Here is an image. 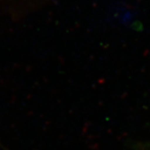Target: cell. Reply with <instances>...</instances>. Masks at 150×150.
<instances>
[]
</instances>
